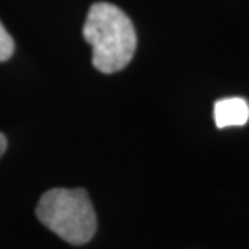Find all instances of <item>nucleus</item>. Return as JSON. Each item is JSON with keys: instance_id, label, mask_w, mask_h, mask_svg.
<instances>
[{"instance_id": "obj_1", "label": "nucleus", "mask_w": 249, "mask_h": 249, "mask_svg": "<svg viewBox=\"0 0 249 249\" xmlns=\"http://www.w3.org/2000/svg\"><path fill=\"white\" fill-rule=\"evenodd\" d=\"M83 36L93 49V65L103 73L122 71L133 58L137 46L133 22L111 3L100 1L90 7Z\"/></svg>"}, {"instance_id": "obj_2", "label": "nucleus", "mask_w": 249, "mask_h": 249, "mask_svg": "<svg viewBox=\"0 0 249 249\" xmlns=\"http://www.w3.org/2000/svg\"><path fill=\"white\" fill-rule=\"evenodd\" d=\"M36 216L49 230L72 245L89 242L97 231V217L86 190L53 188L42 196Z\"/></svg>"}, {"instance_id": "obj_3", "label": "nucleus", "mask_w": 249, "mask_h": 249, "mask_svg": "<svg viewBox=\"0 0 249 249\" xmlns=\"http://www.w3.org/2000/svg\"><path fill=\"white\" fill-rule=\"evenodd\" d=\"M213 118L219 129L244 126L249 121V104L241 97L217 100L213 107Z\"/></svg>"}, {"instance_id": "obj_4", "label": "nucleus", "mask_w": 249, "mask_h": 249, "mask_svg": "<svg viewBox=\"0 0 249 249\" xmlns=\"http://www.w3.org/2000/svg\"><path fill=\"white\" fill-rule=\"evenodd\" d=\"M14 53V40L0 22V62L7 61Z\"/></svg>"}, {"instance_id": "obj_5", "label": "nucleus", "mask_w": 249, "mask_h": 249, "mask_svg": "<svg viewBox=\"0 0 249 249\" xmlns=\"http://www.w3.org/2000/svg\"><path fill=\"white\" fill-rule=\"evenodd\" d=\"M6 148H7V139H6V136L3 133H0V158L3 157V154L6 151Z\"/></svg>"}]
</instances>
